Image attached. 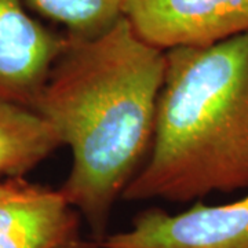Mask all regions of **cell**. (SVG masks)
I'll return each mask as SVG.
<instances>
[{"label": "cell", "instance_id": "cell-1", "mask_svg": "<svg viewBox=\"0 0 248 248\" xmlns=\"http://www.w3.org/2000/svg\"><path fill=\"white\" fill-rule=\"evenodd\" d=\"M66 37L33 109L71 149L60 193L102 241L116 202L151 149L166 51L125 17L95 36Z\"/></svg>", "mask_w": 248, "mask_h": 248}, {"label": "cell", "instance_id": "cell-2", "mask_svg": "<svg viewBox=\"0 0 248 248\" xmlns=\"http://www.w3.org/2000/svg\"><path fill=\"white\" fill-rule=\"evenodd\" d=\"M248 189V33L166 51L148 157L123 199L189 203Z\"/></svg>", "mask_w": 248, "mask_h": 248}, {"label": "cell", "instance_id": "cell-3", "mask_svg": "<svg viewBox=\"0 0 248 248\" xmlns=\"http://www.w3.org/2000/svg\"><path fill=\"white\" fill-rule=\"evenodd\" d=\"M107 248H248V195L231 203H196L178 214L149 208L127 231L107 236Z\"/></svg>", "mask_w": 248, "mask_h": 248}, {"label": "cell", "instance_id": "cell-4", "mask_svg": "<svg viewBox=\"0 0 248 248\" xmlns=\"http://www.w3.org/2000/svg\"><path fill=\"white\" fill-rule=\"evenodd\" d=\"M124 17L163 51L207 47L248 33V0H128Z\"/></svg>", "mask_w": 248, "mask_h": 248}, {"label": "cell", "instance_id": "cell-5", "mask_svg": "<svg viewBox=\"0 0 248 248\" xmlns=\"http://www.w3.org/2000/svg\"><path fill=\"white\" fill-rule=\"evenodd\" d=\"M25 3L0 0V98L33 108L68 37L36 19Z\"/></svg>", "mask_w": 248, "mask_h": 248}, {"label": "cell", "instance_id": "cell-6", "mask_svg": "<svg viewBox=\"0 0 248 248\" xmlns=\"http://www.w3.org/2000/svg\"><path fill=\"white\" fill-rule=\"evenodd\" d=\"M80 214L60 190L31 186L25 195L0 203V248H57L80 237Z\"/></svg>", "mask_w": 248, "mask_h": 248}, {"label": "cell", "instance_id": "cell-7", "mask_svg": "<svg viewBox=\"0 0 248 248\" xmlns=\"http://www.w3.org/2000/svg\"><path fill=\"white\" fill-rule=\"evenodd\" d=\"M62 142L36 109L0 98V175L24 179Z\"/></svg>", "mask_w": 248, "mask_h": 248}, {"label": "cell", "instance_id": "cell-8", "mask_svg": "<svg viewBox=\"0 0 248 248\" xmlns=\"http://www.w3.org/2000/svg\"><path fill=\"white\" fill-rule=\"evenodd\" d=\"M50 21L60 24L71 37H91L110 28L122 17L128 0H25Z\"/></svg>", "mask_w": 248, "mask_h": 248}, {"label": "cell", "instance_id": "cell-9", "mask_svg": "<svg viewBox=\"0 0 248 248\" xmlns=\"http://www.w3.org/2000/svg\"><path fill=\"white\" fill-rule=\"evenodd\" d=\"M31 186L32 184L27 182L25 179H9L0 182V203L21 197L31 189Z\"/></svg>", "mask_w": 248, "mask_h": 248}, {"label": "cell", "instance_id": "cell-10", "mask_svg": "<svg viewBox=\"0 0 248 248\" xmlns=\"http://www.w3.org/2000/svg\"><path fill=\"white\" fill-rule=\"evenodd\" d=\"M57 248H107L104 244H102V241H89V240H83L80 239V237H76V239L71 240V241H66V243H63L62 246Z\"/></svg>", "mask_w": 248, "mask_h": 248}]
</instances>
